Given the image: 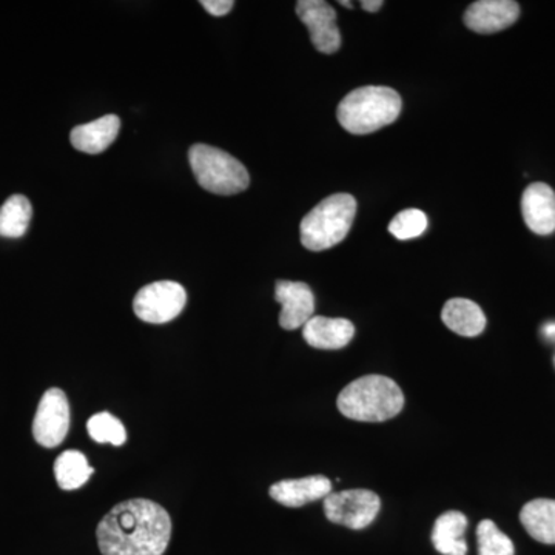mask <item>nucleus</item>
Masks as SVG:
<instances>
[{"instance_id": "7", "label": "nucleus", "mask_w": 555, "mask_h": 555, "mask_svg": "<svg viewBox=\"0 0 555 555\" xmlns=\"http://www.w3.org/2000/svg\"><path fill=\"white\" fill-rule=\"evenodd\" d=\"M382 500L367 489L332 492L324 499V513L328 521L350 529L367 528L377 518Z\"/></svg>"}, {"instance_id": "1", "label": "nucleus", "mask_w": 555, "mask_h": 555, "mask_svg": "<svg viewBox=\"0 0 555 555\" xmlns=\"http://www.w3.org/2000/svg\"><path fill=\"white\" fill-rule=\"evenodd\" d=\"M96 537L102 555H163L171 539V518L152 500H126L105 514Z\"/></svg>"}, {"instance_id": "5", "label": "nucleus", "mask_w": 555, "mask_h": 555, "mask_svg": "<svg viewBox=\"0 0 555 555\" xmlns=\"http://www.w3.org/2000/svg\"><path fill=\"white\" fill-rule=\"evenodd\" d=\"M189 163L201 188L215 195H238L250 184L244 164L211 145H193L189 150Z\"/></svg>"}, {"instance_id": "17", "label": "nucleus", "mask_w": 555, "mask_h": 555, "mask_svg": "<svg viewBox=\"0 0 555 555\" xmlns=\"http://www.w3.org/2000/svg\"><path fill=\"white\" fill-rule=\"evenodd\" d=\"M467 518L459 511H449L437 518L433 531V543L443 555H466L465 532Z\"/></svg>"}, {"instance_id": "22", "label": "nucleus", "mask_w": 555, "mask_h": 555, "mask_svg": "<svg viewBox=\"0 0 555 555\" xmlns=\"http://www.w3.org/2000/svg\"><path fill=\"white\" fill-rule=\"evenodd\" d=\"M478 555H514V543L492 520L480 521L477 528Z\"/></svg>"}, {"instance_id": "4", "label": "nucleus", "mask_w": 555, "mask_h": 555, "mask_svg": "<svg viewBox=\"0 0 555 555\" xmlns=\"http://www.w3.org/2000/svg\"><path fill=\"white\" fill-rule=\"evenodd\" d=\"M357 215V201L349 193H335L321 201L301 221V243L310 251L337 246L349 235Z\"/></svg>"}, {"instance_id": "2", "label": "nucleus", "mask_w": 555, "mask_h": 555, "mask_svg": "<svg viewBox=\"0 0 555 555\" xmlns=\"http://www.w3.org/2000/svg\"><path fill=\"white\" fill-rule=\"evenodd\" d=\"M337 404L346 418L382 423L403 411L404 396L392 378L366 375L347 385L339 393Z\"/></svg>"}, {"instance_id": "6", "label": "nucleus", "mask_w": 555, "mask_h": 555, "mask_svg": "<svg viewBox=\"0 0 555 555\" xmlns=\"http://www.w3.org/2000/svg\"><path fill=\"white\" fill-rule=\"evenodd\" d=\"M188 305V292L175 281H158L138 292L134 315L150 324H166L181 315Z\"/></svg>"}, {"instance_id": "11", "label": "nucleus", "mask_w": 555, "mask_h": 555, "mask_svg": "<svg viewBox=\"0 0 555 555\" xmlns=\"http://www.w3.org/2000/svg\"><path fill=\"white\" fill-rule=\"evenodd\" d=\"M520 5L514 0H478L465 13V25L478 35H494L516 24Z\"/></svg>"}, {"instance_id": "15", "label": "nucleus", "mask_w": 555, "mask_h": 555, "mask_svg": "<svg viewBox=\"0 0 555 555\" xmlns=\"http://www.w3.org/2000/svg\"><path fill=\"white\" fill-rule=\"evenodd\" d=\"M120 119L116 115L102 116L93 122L75 127L69 134L73 147L87 155H100L118 138Z\"/></svg>"}, {"instance_id": "18", "label": "nucleus", "mask_w": 555, "mask_h": 555, "mask_svg": "<svg viewBox=\"0 0 555 555\" xmlns=\"http://www.w3.org/2000/svg\"><path fill=\"white\" fill-rule=\"evenodd\" d=\"M520 521L537 542L555 545V500L537 499L526 503Z\"/></svg>"}, {"instance_id": "24", "label": "nucleus", "mask_w": 555, "mask_h": 555, "mask_svg": "<svg viewBox=\"0 0 555 555\" xmlns=\"http://www.w3.org/2000/svg\"><path fill=\"white\" fill-rule=\"evenodd\" d=\"M201 5L215 17L225 16L235 7L233 0H203Z\"/></svg>"}, {"instance_id": "9", "label": "nucleus", "mask_w": 555, "mask_h": 555, "mask_svg": "<svg viewBox=\"0 0 555 555\" xmlns=\"http://www.w3.org/2000/svg\"><path fill=\"white\" fill-rule=\"evenodd\" d=\"M299 21L308 27L313 47L320 53L334 54L341 47V33L337 27V11L324 0H299Z\"/></svg>"}, {"instance_id": "13", "label": "nucleus", "mask_w": 555, "mask_h": 555, "mask_svg": "<svg viewBox=\"0 0 555 555\" xmlns=\"http://www.w3.org/2000/svg\"><path fill=\"white\" fill-rule=\"evenodd\" d=\"M275 502L287 507H299L308 503L324 500L332 494V481L324 476L299 478V480H283L270 486L269 491Z\"/></svg>"}, {"instance_id": "25", "label": "nucleus", "mask_w": 555, "mask_h": 555, "mask_svg": "<svg viewBox=\"0 0 555 555\" xmlns=\"http://www.w3.org/2000/svg\"><path fill=\"white\" fill-rule=\"evenodd\" d=\"M360 5L363 10L377 13V11L382 10V7L385 5V2H382V0H361Z\"/></svg>"}, {"instance_id": "14", "label": "nucleus", "mask_w": 555, "mask_h": 555, "mask_svg": "<svg viewBox=\"0 0 555 555\" xmlns=\"http://www.w3.org/2000/svg\"><path fill=\"white\" fill-rule=\"evenodd\" d=\"M356 326L346 318H310L302 327V337L309 346L321 350L343 349L352 341Z\"/></svg>"}, {"instance_id": "20", "label": "nucleus", "mask_w": 555, "mask_h": 555, "mask_svg": "<svg viewBox=\"0 0 555 555\" xmlns=\"http://www.w3.org/2000/svg\"><path fill=\"white\" fill-rule=\"evenodd\" d=\"M33 217L30 199L24 195H13L0 207V236L17 240L27 233Z\"/></svg>"}, {"instance_id": "21", "label": "nucleus", "mask_w": 555, "mask_h": 555, "mask_svg": "<svg viewBox=\"0 0 555 555\" xmlns=\"http://www.w3.org/2000/svg\"><path fill=\"white\" fill-rule=\"evenodd\" d=\"M89 436L96 443H109L113 447H122L127 441L126 427L109 412L94 414L87 423Z\"/></svg>"}, {"instance_id": "23", "label": "nucleus", "mask_w": 555, "mask_h": 555, "mask_svg": "<svg viewBox=\"0 0 555 555\" xmlns=\"http://www.w3.org/2000/svg\"><path fill=\"white\" fill-rule=\"evenodd\" d=\"M426 229L427 217L418 208L400 211L389 224V232L400 241L418 238L426 232Z\"/></svg>"}, {"instance_id": "16", "label": "nucleus", "mask_w": 555, "mask_h": 555, "mask_svg": "<svg viewBox=\"0 0 555 555\" xmlns=\"http://www.w3.org/2000/svg\"><path fill=\"white\" fill-rule=\"evenodd\" d=\"M441 320L452 332L462 337L474 338L483 334L486 317L476 302L465 298L449 299L441 312Z\"/></svg>"}, {"instance_id": "27", "label": "nucleus", "mask_w": 555, "mask_h": 555, "mask_svg": "<svg viewBox=\"0 0 555 555\" xmlns=\"http://www.w3.org/2000/svg\"><path fill=\"white\" fill-rule=\"evenodd\" d=\"M339 5L346 7V9H353V3L345 2V0H341V2H339Z\"/></svg>"}, {"instance_id": "10", "label": "nucleus", "mask_w": 555, "mask_h": 555, "mask_svg": "<svg viewBox=\"0 0 555 555\" xmlns=\"http://www.w3.org/2000/svg\"><path fill=\"white\" fill-rule=\"evenodd\" d=\"M275 299L281 306L280 326L286 331L305 327L315 312L312 288L299 281H278Z\"/></svg>"}, {"instance_id": "28", "label": "nucleus", "mask_w": 555, "mask_h": 555, "mask_svg": "<svg viewBox=\"0 0 555 555\" xmlns=\"http://www.w3.org/2000/svg\"><path fill=\"white\" fill-rule=\"evenodd\" d=\"M554 363H555V358H554Z\"/></svg>"}, {"instance_id": "8", "label": "nucleus", "mask_w": 555, "mask_h": 555, "mask_svg": "<svg viewBox=\"0 0 555 555\" xmlns=\"http://www.w3.org/2000/svg\"><path fill=\"white\" fill-rule=\"evenodd\" d=\"M69 430V404L64 390L51 387L40 398L33 436L43 448H57L64 443Z\"/></svg>"}, {"instance_id": "19", "label": "nucleus", "mask_w": 555, "mask_h": 555, "mask_svg": "<svg viewBox=\"0 0 555 555\" xmlns=\"http://www.w3.org/2000/svg\"><path fill=\"white\" fill-rule=\"evenodd\" d=\"M93 474L94 469L89 465V460L79 451L62 452L54 462V476L64 491L82 488Z\"/></svg>"}, {"instance_id": "26", "label": "nucleus", "mask_w": 555, "mask_h": 555, "mask_svg": "<svg viewBox=\"0 0 555 555\" xmlns=\"http://www.w3.org/2000/svg\"><path fill=\"white\" fill-rule=\"evenodd\" d=\"M547 337H553L555 335V324H551V326H546L545 328Z\"/></svg>"}, {"instance_id": "12", "label": "nucleus", "mask_w": 555, "mask_h": 555, "mask_svg": "<svg viewBox=\"0 0 555 555\" xmlns=\"http://www.w3.org/2000/svg\"><path fill=\"white\" fill-rule=\"evenodd\" d=\"M521 214L528 229L535 235L555 232V192L545 182H534L521 196Z\"/></svg>"}, {"instance_id": "3", "label": "nucleus", "mask_w": 555, "mask_h": 555, "mask_svg": "<svg viewBox=\"0 0 555 555\" xmlns=\"http://www.w3.org/2000/svg\"><path fill=\"white\" fill-rule=\"evenodd\" d=\"M400 94L389 87L367 86L350 91L339 102L338 122L352 134L374 133L396 122L401 113Z\"/></svg>"}]
</instances>
